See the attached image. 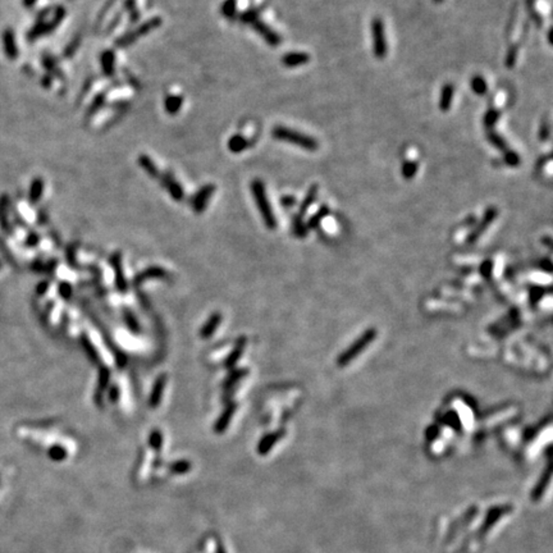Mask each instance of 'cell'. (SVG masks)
Wrapping results in <instances>:
<instances>
[{
    "instance_id": "1",
    "label": "cell",
    "mask_w": 553,
    "mask_h": 553,
    "mask_svg": "<svg viewBox=\"0 0 553 553\" xmlns=\"http://www.w3.org/2000/svg\"><path fill=\"white\" fill-rule=\"evenodd\" d=\"M271 136L275 140L285 141V143H290L295 146H299V148L304 149L307 151H315L318 150L319 144L318 141L312 139V137L307 136V134L301 133L299 131H295L292 128H288V127L283 126H276L274 127L273 131H271Z\"/></svg>"
},
{
    "instance_id": "2",
    "label": "cell",
    "mask_w": 553,
    "mask_h": 553,
    "mask_svg": "<svg viewBox=\"0 0 553 553\" xmlns=\"http://www.w3.org/2000/svg\"><path fill=\"white\" fill-rule=\"evenodd\" d=\"M251 192L266 228L274 229L276 227V220L274 218V214L273 210H271L270 203L268 200V196H266L265 186H264L263 181H260V179H254L251 182Z\"/></svg>"
},
{
    "instance_id": "3",
    "label": "cell",
    "mask_w": 553,
    "mask_h": 553,
    "mask_svg": "<svg viewBox=\"0 0 553 553\" xmlns=\"http://www.w3.org/2000/svg\"><path fill=\"white\" fill-rule=\"evenodd\" d=\"M375 337H377V331L374 328H370L367 331H365L361 337L357 338L345 352L341 353L340 357L337 359V364L340 366H346L350 362H352L353 360L359 356L360 353L364 352L365 348L375 340Z\"/></svg>"
},
{
    "instance_id": "4",
    "label": "cell",
    "mask_w": 553,
    "mask_h": 553,
    "mask_svg": "<svg viewBox=\"0 0 553 553\" xmlns=\"http://www.w3.org/2000/svg\"><path fill=\"white\" fill-rule=\"evenodd\" d=\"M162 18L160 17H153V18L148 19L144 23H141L139 27H136L134 30L128 31L124 35H122L121 37L117 38L115 41V47L117 48H127L129 45L133 44L137 38L141 37V36H145L148 33H150L151 31H154L155 28L160 27L162 26Z\"/></svg>"
},
{
    "instance_id": "5",
    "label": "cell",
    "mask_w": 553,
    "mask_h": 553,
    "mask_svg": "<svg viewBox=\"0 0 553 553\" xmlns=\"http://www.w3.org/2000/svg\"><path fill=\"white\" fill-rule=\"evenodd\" d=\"M372 36H373V50L374 55L379 59L386 57L387 54V41L386 32H384L383 21L381 18H374L372 22Z\"/></svg>"
},
{
    "instance_id": "6",
    "label": "cell",
    "mask_w": 553,
    "mask_h": 553,
    "mask_svg": "<svg viewBox=\"0 0 553 553\" xmlns=\"http://www.w3.org/2000/svg\"><path fill=\"white\" fill-rule=\"evenodd\" d=\"M216 191V187L214 185L209 183L205 186L201 187L199 191L195 194V196L192 197L191 200V206L194 209V211L196 213H203L206 208H208V203L211 199L214 192Z\"/></svg>"
},
{
    "instance_id": "7",
    "label": "cell",
    "mask_w": 553,
    "mask_h": 553,
    "mask_svg": "<svg viewBox=\"0 0 553 553\" xmlns=\"http://www.w3.org/2000/svg\"><path fill=\"white\" fill-rule=\"evenodd\" d=\"M252 28H254L256 32L259 33V35L261 36V37L265 40V42L268 45H270V47H280L281 42H282V38H281V36L278 35V33L275 32V31L273 30L271 27H269L266 23H264L263 21H261L260 18H258L256 21H254V22L251 23Z\"/></svg>"
},
{
    "instance_id": "8",
    "label": "cell",
    "mask_w": 553,
    "mask_h": 553,
    "mask_svg": "<svg viewBox=\"0 0 553 553\" xmlns=\"http://www.w3.org/2000/svg\"><path fill=\"white\" fill-rule=\"evenodd\" d=\"M160 182H162V186L165 187L169 192V195L172 196L173 200L175 201H182L185 197V191L181 187V185L178 183V181L170 174L169 172H165L163 174H160Z\"/></svg>"
},
{
    "instance_id": "9",
    "label": "cell",
    "mask_w": 553,
    "mask_h": 553,
    "mask_svg": "<svg viewBox=\"0 0 553 553\" xmlns=\"http://www.w3.org/2000/svg\"><path fill=\"white\" fill-rule=\"evenodd\" d=\"M110 263H112L113 270L115 274V285L117 288L121 292H126L127 291V282L126 278H124V271L123 266H122V256L121 252H114L110 258Z\"/></svg>"
},
{
    "instance_id": "10",
    "label": "cell",
    "mask_w": 553,
    "mask_h": 553,
    "mask_svg": "<svg viewBox=\"0 0 553 553\" xmlns=\"http://www.w3.org/2000/svg\"><path fill=\"white\" fill-rule=\"evenodd\" d=\"M497 214H498V211H497L496 208H493L492 206V208L488 209V210L485 211L484 216H483L482 222L479 223V225L475 228V231H474V232L470 235V237H469V242L477 241V240L480 237V235H482V233L484 232L488 227H489V224H492V223L494 222V219L497 218Z\"/></svg>"
},
{
    "instance_id": "11",
    "label": "cell",
    "mask_w": 553,
    "mask_h": 553,
    "mask_svg": "<svg viewBox=\"0 0 553 553\" xmlns=\"http://www.w3.org/2000/svg\"><path fill=\"white\" fill-rule=\"evenodd\" d=\"M2 40H3V48L4 53H6L7 58L13 61L18 57V48L16 44V36L12 28H6L3 31V35H2Z\"/></svg>"
},
{
    "instance_id": "12",
    "label": "cell",
    "mask_w": 553,
    "mask_h": 553,
    "mask_svg": "<svg viewBox=\"0 0 553 553\" xmlns=\"http://www.w3.org/2000/svg\"><path fill=\"white\" fill-rule=\"evenodd\" d=\"M310 55L302 52H293L285 54L282 57V64L287 68H296L309 63Z\"/></svg>"
},
{
    "instance_id": "13",
    "label": "cell",
    "mask_w": 553,
    "mask_h": 553,
    "mask_svg": "<svg viewBox=\"0 0 553 553\" xmlns=\"http://www.w3.org/2000/svg\"><path fill=\"white\" fill-rule=\"evenodd\" d=\"M168 273L160 266H150V268L145 269L141 273H139L134 278L133 283L134 286H140L144 282H146L148 280H156V278H167Z\"/></svg>"
},
{
    "instance_id": "14",
    "label": "cell",
    "mask_w": 553,
    "mask_h": 553,
    "mask_svg": "<svg viewBox=\"0 0 553 553\" xmlns=\"http://www.w3.org/2000/svg\"><path fill=\"white\" fill-rule=\"evenodd\" d=\"M165 384H167V375L162 374L158 377V379L155 381L153 387V391H151L150 398H149V405L150 407H158L162 401L163 392H164Z\"/></svg>"
},
{
    "instance_id": "15",
    "label": "cell",
    "mask_w": 553,
    "mask_h": 553,
    "mask_svg": "<svg viewBox=\"0 0 553 553\" xmlns=\"http://www.w3.org/2000/svg\"><path fill=\"white\" fill-rule=\"evenodd\" d=\"M236 410H237V403H229V405H227V407L224 408V411H223L222 415L219 417L218 422H216L215 425H214V432L218 433V434L224 433L225 429L228 428V425H229L231 419H232L233 413L236 412Z\"/></svg>"
},
{
    "instance_id": "16",
    "label": "cell",
    "mask_w": 553,
    "mask_h": 553,
    "mask_svg": "<svg viewBox=\"0 0 553 553\" xmlns=\"http://www.w3.org/2000/svg\"><path fill=\"white\" fill-rule=\"evenodd\" d=\"M110 379V372L107 366H102L99 370V381H98V391L95 393V402L98 406L103 405V393L107 388Z\"/></svg>"
},
{
    "instance_id": "17",
    "label": "cell",
    "mask_w": 553,
    "mask_h": 553,
    "mask_svg": "<svg viewBox=\"0 0 553 553\" xmlns=\"http://www.w3.org/2000/svg\"><path fill=\"white\" fill-rule=\"evenodd\" d=\"M100 66L103 73L107 77H113L115 73V54L113 50H105L100 55Z\"/></svg>"
},
{
    "instance_id": "18",
    "label": "cell",
    "mask_w": 553,
    "mask_h": 553,
    "mask_svg": "<svg viewBox=\"0 0 553 553\" xmlns=\"http://www.w3.org/2000/svg\"><path fill=\"white\" fill-rule=\"evenodd\" d=\"M246 345H247L246 337H241L239 341H237V342H236L235 348H233V351L229 353V356H228V359L225 360L224 362V366L227 367V369H232V367L237 364V361H239L240 357H241Z\"/></svg>"
},
{
    "instance_id": "19",
    "label": "cell",
    "mask_w": 553,
    "mask_h": 553,
    "mask_svg": "<svg viewBox=\"0 0 553 553\" xmlns=\"http://www.w3.org/2000/svg\"><path fill=\"white\" fill-rule=\"evenodd\" d=\"M283 436H285V432H283V430H278V432H274L271 433V434H268V436L264 437L258 446L259 453H260V455H266V453H268V452L271 449V447L278 442V439L282 438Z\"/></svg>"
},
{
    "instance_id": "20",
    "label": "cell",
    "mask_w": 553,
    "mask_h": 553,
    "mask_svg": "<svg viewBox=\"0 0 553 553\" xmlns=\"http://www.w3.org/2000/svg\"><path fill=\"white\" fill-rule=\"evenodd\" d=\"M455 95V88L451 83H446L441 90V96H439V109L442 112H448L452 107V100Z\"/></svg>"
},
{
    "instance_id": "21",
    "label": "cell",
    "mask_w": 553,
    "mask_h": 553,
    "mask_svg": "<svg viewBox=\"0 0 553 553\" xmlns=\"http://www.w3.org/2000/svg\"><path fill=\"white\" fill-rule=\"evenodd\" d=\"M250 145H251V143L242 134H233L228 140V150L233 154H240L242 151L247 150Z\"/></svg>"
},
{
    "instance_id": "22",
    "label": "cell",
    "mask_w": 553,
    "mask_h": 553,
    "mask_svg": "<svg viewBox=\"0 0 553 553\" xmlns=\"http://www.w3.org/2000/svg\"><path fill=\"white\" fill-rule=\"evenodd\" d=\"M9 205H11L9 196L7 194H3L0 196V227H2V229L4 232H9L11 231V225H9L8 222Z\"/></svg>"
},
{
    "instance_id": "23",
    "label": "cell",
    "mask_w": 553,
    "mask_h": 553,
    "mask_svg": "<svg viewBox=\"0 0 553 553\" xmlns=\"http://www.w3.org/2000/svg\"><path fill=\"white\" fill-rule=\"evenodd\" d=\"M44 179L40 178V177H36L32 182H31L30 186V192H28V201L31 204H37L38 201L41 200L42 194H44Z\"/></svg>"
},
{
    "instance_id": "24",
    "label": "cell",
    "mask_w": 553,
    "mask_h": 553,
    "mask_svg": "<svg viewBox=\"0 0 553 553\" xmlns=\"http://www.w3.org/2000/svg\"><path fill=\"white\" fill-rule=\"evenodd\" d=\"M139 165L150 175L151 178H159L160 177V172L158 169V167H156V164L153 162L150 156H148L146 154H141L139 156Z\"/></svg>"
},
{
    "instance_id": "25",
    "label": "cell",
    "mask_w": 553,
    "mask_h": 553,
    "mask_svg": "<svg viewBox=\"0 0 553 553\" xmlns=\"http://www.w3.org/2000/svg\"><path fill=\"white\" fill-rule=\"evenodd\" d=\"M318 191H319V186L318 185H312L311 187L309 189V191H307L306 196H305L304 201L301 203V205H300V210H299V214H297V218H300V219H302V216H304V214L306 213L307 210H309L310 206L312 205V203L315 201V199H316V196H318Z\"/></svg>"
},
{
    "instance_id": "26",
    "label": "cell",
    "mask_w": 553,
    "mask_h": 553,
    "mask_svg": "<svg viewBox=\"0 0 553 553\" xmlns=\"http://www.w3.org/2000/svg\"><path fill=\"white\" fill-rule=\"evenodd\" d=\"M220 321H222V315L219 312H215L209 318V320L204 324V327L201 328L200 336L203 338H209L214 332L216 331V328L219 327Z\"/></svg>"
},
{
    "instance_id": "27",
    "label": "cell",
    "mask_w": 553,
    "mask_h": 553,
    "mask_svg": "<svg viewBox=\"0 0 553 553\" xmlns=\"http://www.w3.org/2000/svg\"><path fill=\"white\" fill-rule=\"evenodd\" d=\"M549 479H550V469H549V466H548L547 470H545V473H544V475L540 478L539 483L535 485V488L533 489V492H531V499H534V501H539L540 497L544 494V490H545V488H547V485L549 484Z\"/></svg>"
},
{
    "instance_id": "28",
    "label": "cell",
    "mask_w": 553,
    "mask_h": 553,
    "mask_svg": "<svg viewBox=\"0 0 553 553\" xmlns=\"http://www.w3.org/2000/svg\"><path fill=\"white\" fill-rule=\"evenodd\" d=\"M183 99L179 95H168L164 100V108L168 114L175 115L182 108Z\"/></svg>"
},
{
    "instance_id": "29",
    "label": "cell",
    "mask_w": 553,
    "mask_h": 553,
    "mask_svg": "<svg viewBox=\"0 0 553 553\" xmlns=\"http://www.w3.org/2000/svg\"><path fill=\"white\" fill-rule=\"evenodd\" d=\"M41 62H42V66H44V68L47 69L48 72H49L50 76H57V77H59V78H63V73H62L61 69H59V67H58L57 61H55L53 55L45 53V54L42 55V58H41Z\"/></svg>"
},
{
    "instance_id": "30",
    "label": "cell",
    "mask_w": 553,
    "mask_h": 553,
    "mask_svg": "<svg viewBox=\"0 0 553 553\" xmlns=\"http://www.w3.org/2000/svg\"><path fill=\"white\" fill-rule=\"evenodd\" d=\"M220 13L224 18L233 21L237 17V0H224L220 7Z\"/></svg>"
},
{
    "instance_id": "31",
    "label": "cell",
    "mask_w": 553,
    "mask_h": 553,
    "mask_svg": "<svg viewBox=\"0 0 553 553\" xmlns=\"http://www.w3.org/2000/svg\"><path fill=\"white\" fill-rule=\"evenodd\" d=\"M470 87L474 91V94L478 96H483L487 94L488 91V85L485 82L484 77L482 76H475L471 78L470 81Z\"/></svg>"
},
{
    "instance_id": "32",
    "label": "cell",
    "mask_w": 553,
    "mask_h": 553,
    "mask_svg": "<svg viewBox=\"0 0 553 553\" xmlns=\"http://www.w3.org/2000/svg\"><path fill=\"white\" fill-rule=\"evenodd\" d=\"M487 139H488V141H489L490 145H493L496 149H498V150H501V151H506L507 150L506 141H504L503 137H502L499 133H497L496 131H493V129L488 131Z\"/></svg>"
},
{
    "instance_id": "33",
    "label": "cell",
    "mask_w": 553,
    "mask_h": 553,
    "mask_svg": "<svg viewBox=\"0 0 553 553\" xmlns=\"http://www.w3.org/2000/svg\"><path fill=\"white\" fill-rule=\"evenodd\" d=\"M499 117H501V112L498 109H494V108H490L487 110V113L484 114L483 118V123L487 127L488 129H492L493 127L496 126V123L498 122Z\"/></svg>"
},
{
    "instance_id": "34",
    "label": "cell",
    "mask_w": 553,
    "mask_h": 553,
    "mask_svg": "<svg viewBox=\"0 0 553 553\" xmlns=\"http://www.w3.org/2000/svg\"><path fill=\"white\" fill-rule=\"evenodd\" d=\"M418 168H419V165H418L417 162H413V160H405L402 167H401V173H402L403 178L412 179L415 177V174H417Z\"/></svg>"
},
{
    "instance_id": "35",
    "label": "cell",
    "mask_w": 553,
    "mask_h": 553,
    "mask_svg": "<svg viewBox=\"0 0 553 553\" xmlns=\"http://www.w3.org/2000/svg\"><path fill=\"white\" fill-rule=\"evenodd\" d=\"M105 99H107V93H105V91L98 94V95L94 98L93 103H91V105L88 107V109H87V117H91V115L95 114L98 110L102 109L103 105H104V103H105Z\"/></svg>"
},
{
    "instance_id": "36",
    "label": "cell",
    "mask_w": 553,
    "mask_h": 553,
    "mask_svg": "<svg viewBox=\"0 0 553 553\" xmlns=\"http://www.w3.org/2000/svg\"><path fill=\"white\" fill-rule=\"evenodd\" d=\"M246 374H247L246 369H233L232 372H231V374L228 375V378L225 379L224 388H229V387H232L233 384L237 383V382H239L240 379H241L242 377H245Z\"/></svg>"
},
{
    "instance_id": "37",
    "label": "cell",
    "mask_w": 553,
    "mask_h": 553,
    "mask_svg": "<svg viewBox=\"0 0 553 553\" xmlns=\"http://www.w3.org/2000/svg\"><path fill=\"white\" fill-rule=\"evenodd\" d=\"M259 16H260V8H251L240 16V21H241V23H250L251 25L254 21L259 18Z\"/></svg>"
},
{
    "instance_id": "38",
    "label": "cell",
    "mask_w": 553,
    "mask_h": 553,
    "mask_svg": "<svg viewBox=\"0 0 553 553\" xmlns=\"http://www.w3.org/2000/svg\"><path fill=\"white\" fill-rule=\"evenodd\" d=\"M149 444H150L151 448L155 449V451H159V449L162 448L163 436L159 430L155 429L150 433V437H149Z\"/></svg>"
},
{
    "instance_id": "39",
    "label": "cell",
    "mask_w": 553,
    "mask_h": 553,
    "mask_svg": "<svg viewBox=\"0 0 553 553\" xmlns=\"http://www.w3.org/2000/svg\"><path fill=\"white\" fill-rule=\"evenodd\" d=\"M124 8H126V11L128 12L129 21H131L132 23H136L137 21L140 19V13H139V11H137L136 8V0H126Z\"/></svg>"
},
{
    "instance_id": "40",
    "label": "cell",
    "mask_w": 553,
    "mask_h": 553,
    "mask_svg": "<svg viewBox=\"0 0 553 553\" xmlns=\"http://www.w3.org/2000/svg\"><path fill=\"white\" fill-rule=\"evenodd\" d=\"M503 162L506 163L509 167H519L520 165V156H519V154L516 153V151L514 150H506L504 151V155H503Z\"/></svg>"
},
{
    "instance_id": "41",
    "label": "cell",
    "mask_w": 553,
    "mask_h": 553,
    "mask_svg": "<svg viewBox=\"0 0 553 553\" xmlns=\"http://www.w3.org/2000/svg\"><path fill=\"white\" fill-rule=\"evenodd\" d=\"M169 470L172 471L173 474H186L191 470V464L186 460L177 461V463L172 464V465L169 466Z\"/></svg>"
},
{
    "instance_id": "42",
    "label": "cell",
    "mask_w": 553,
    "mask_h": 553,
    "mask_svg": "<svg viewBox=\"0 0 553 553\" xmlns=\"http://www.w3.org/2000/svg\"><path fill=\"white\" fill-rule=\"evenodd\" d=\"M49 457L54 461H63L67 457V451L62 446H53L49 449Z\"/></svg>"
},
{
    "instance_id": "43",
    "label": "cell",
    "mask_w": 553,
    "mask_h": 553,
    "mask_svg": "<svg viewBox=\"0 0 553 553\" xmlns=\"http://www.w3.org/2000/svg\"><path fill=\"white\" fill-rule=\"evenodd\" d=\"M328 213H329V209L327 208V206H321L320 210H319L318 213L315 214L314 216H311V219H310V220H309V223H307V225H306L307 231H309L310 228H315V227H316V225H318V223L320 222L321 219H323L324 216L328 215Z\"/></svg>"
},
{
    "instance_id": "44",
    "label": "cell",
    "mask_w": 553,
    "mask_h": 553,
    "mask_svg": "<svg viewBox=\"0 0 553 553\" xmlns=\"http://www.w3.org/2000/svg\"><path fill=\"white\" fill-rule=\"evenodd\" d=\"M81 342H82L83 347H85L86 350V353L88 355V357H90L91 361L94 362H98L99 361V356H98V352H96L95 347L93 346V343L90 342V340H88L86 336H83L82 340H81Z\"/></svg>"
},
{
    "instance_id": "45",
    "label": "cell",
    "mask_w": 553,
    "mask_h": 553,
    "mask_svg": "<svg viewBox=\"0 0 553 553\" xmlns=\"http://www.w3.org/2000/svg\"><path fill=\"white\" fill-rule=\"evenodd\" d=\"M80 44H81L80 36H76V37H74L68 45H67L66 49H64V57H66V58L73 57V55L76 54L77 49L80 48Z\"/></svg>"
},
{
    "instance_id": "46",
    "label": "cell",
    "mask_w": 553,
    "mask_h": 553,
    "mask_svg": "<svg viewBox=\"0 0 553 553\" xmlns=\"http://www.w3.org/2000/svg\"><path fill=\"white\" fill-rule=\"evenodd\" d=\"M124 320H126V324L128 326V328L131 329V331L136 332V333L140 331L139 323H137V320L134 319V316L129 311H124Z\"/></svg>"
},
{
    "instance_id": "47",
    "label": "cell",
    "mask_w": 553,
    "mask_h": 553,
    "mask_svg": "<svg viewBox=\"0 0 553 553\" xmlns=\"http://www.w3.org/2000/svg\"><path fill=\"white\" fill-rule=\"evenodd\" d=\"M549 134H550V126L549 123H548L547 121H543L542 124H540V128H539V140L540 141H547L548 139H549Z\"/></svg>"
},
{
    "instance_id": "48",
    "label": "cell",
    "mask_w": 553,
    "mask_h": 553,
    "mask_svg": "<svg viewBox=\"0 0 553 553\" xmlns=\"http://www.w3.org/2000/svg\"><path fill=\"white\" fill-rule=\"evenodd\" d=\"M516 57H518V48H516V47L510 48L509 53H507V57H506V66L509 67V68H512V67L515 66Z\"/></svg>"
},
{
    "instance_id": "49",
    "label": "cell",
    "mask_w": 553,
    "mask_h": 553,
    "mask_svg": "<svg viewBox=\"0 0 553 553\" xmlns=\"http://www.w3.org/2000/svg\"><path fill=\"white\" fill-rule=\"evenodd\" d=\"M58 291H59V295L63 297V299L66 300H69L71 299V296H72V287L69 283L67 282H63L59 285V288H58Z\"/></svg>"
},
{
    "instance_id": "50",
    "label": "cell",
    "mask_w": 553,
    "mask_h": 553,
    "mask_svg": "<svg viewBox=\"0 0 553 553\" xmlns=\"http://www.w3.org/2000/svg\"><path fill=\"white\" fill-rule=\"evenodd\" d=\"M38 241H40L38 236L36 235L35 232H31L30 235L27 236V240H26V245H27V246L33 247V246H36V245L38 244Z\"/></svg>"
},
{
    "instance_id": "51",
    "label": "cell",
    "mask_w": 553,
    "mask_h": 553,
    "mask_svg": "<svg viewBox=\"0 0 553 553\" xmlns=\"http://www.w3.org/2000/svg\"><path fill=\"white\" fill-rule=\"evenodd\" d=\"M281 201H282V205L285 206V208H292L296 203V199L293 196H288L287 195V196L282 197V200Z\"/></svg>"
},
{
    "instance_id": "52",
    "label": "cell",
    "mask_w": 553,
    "mask_h": 553,
    "mask_svg": "<svg viewBox=\"0 0 553 553\" xmlns=\"http://www.w3.org/2000/svg\"><path fill=\"white\" fill-rule=\"evenodd\" d=\"M118 398H119V391H118L117 386H113L109 391V400L110 402H117Z\"/></svg>"
},
{
    "instance_id": "53",
    "label": "cell",
    "mask_w": 553,
    "mask_h": 553,
    "mask_svg": "<svg viewBox=\"0 0 553 553\" xmlns=\"http://www.w3.org/2000/svg\"><path fill=\"white\" fill-rule=\"evenodd\" d=\"M53 85V76H50L49 73L45 74L41 78V86L45 88H49Z\"/></svg>"
},
{
    "instance_id": "54",
    "label": "cell",
    "mask_w": 553,
    "mask_h": 553,
    "mask_svg": "<svg viewBox=\"0 0 553 553\" xmlns=\"http://www.w3.org/2000/svg\"><path fill=\"white\" fill-rule=\"evenodd\" d=\"M74 250H76V247L71 246L68 249V251H67V255H68V261L71 264H73V265L74 263H76V261H74Z\"/></svg>"
},
{
    "instance_id": "55",
    "label": "cell",
    "mask_w": 553,
    "mask_h": 553,
    "mask_svg": "<svg viewBox=\"0 0 553 553\" xmlns=\"http://www.w3.org/2000/svg\"><path fill=\"white\" fill-rule=\"evenodd\" d=\"M37 220L38 223H41V224H44L45 222L48 220V216H47V213H45L44 210H40L38 211V215H37Z\"/></svg>"
},
{
    "instance_id": "56",
    "label": "cell",
    "mask_w": 553,
    "mask_h": 553,
    "mask_svg": "<svg viewBox=\"0 0 553 553\" xmlns=\"http://www.w3.org/2000/svg\"><path fill=\"white\" fill-rule=\"evenodd\" d=\"M36 2H37V0H22V4L25 8H32V7L36 4Z\"/></svg>"
},
{
    "instance_id": "57",
    "label": "cell",
    "mask_w": 553,
    "mask_h": 553,
    "mask_svg": "<svg viewBox=\"0 0 553 553\" xmlns=\"http://www.w3.org/2000/svg\"><path fill=\"white\" fill-rule=\"evenodd\" d=\"M47 290H48V282H42V283H40V285H38V287H37V292L38 293H41V295H42V293L47 292Z\"/></svg>"
},
{
    "instance_id": "58",
    "label": "cell",
    "mask_w": 553,
    "mask_h": 553,
    "mask_svg": "<svg viewBox=\"0 0 553 553\" xmlns=\"http://www.w3.org/2000/svg\"><path fill=\"white\" fill-rule=\"evenodd\" d=\"M552 32H553L552 28H549V31H548V42H549V44H552Z\"/></svg>"
},
{
    "instance_id": "59",
    "label": "cell",
    "mask_w": 553,
    "mask_h": 553,
    "mask_svg": "<svg viewBox=\"0 0 553 553\" xmlns=\"http://www.w3.org/2000/svg\"><path fill=\"white\" fill-rule=\"evenodd\" d=\"M216 553H225V550L223 549L222 545H219V547H218V550H216Z\"/></svg>"
},
{
    "instance_id": "60",
    "label": "cell",
    "mask_w": 553,
    "mask_h": 553,
    "mask_svg": "<svg viewBox=\"0 0 553 553\" xmlns=\"http://www.w3.org/2000/svg\"><path fill=\"white\" fill-rule=\"evenodd\" d=\"M434 2H436V3H442L443 0H434Z\"/></svg>"
}]
</instances>
